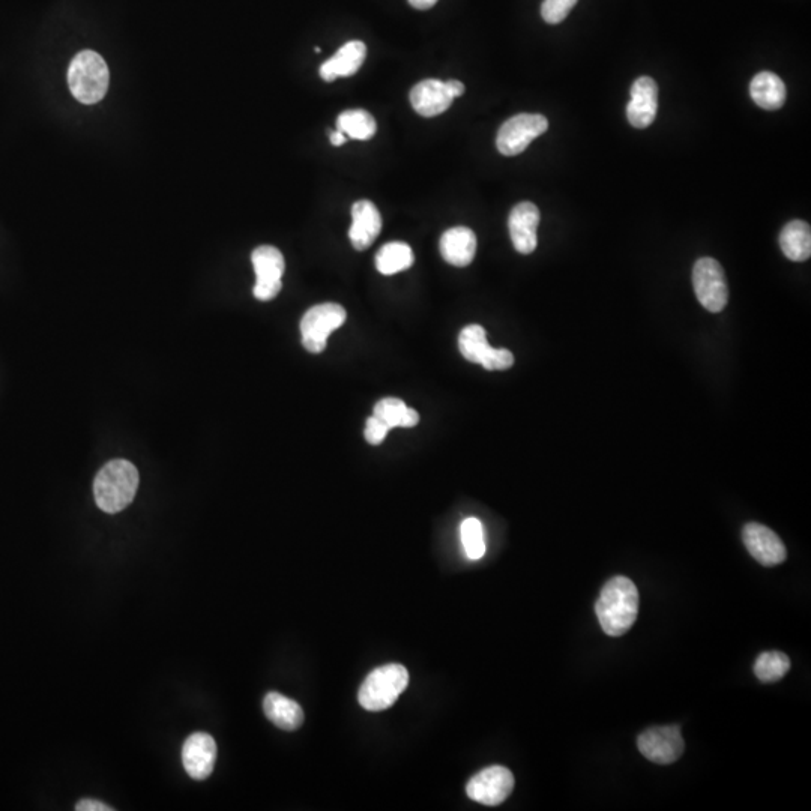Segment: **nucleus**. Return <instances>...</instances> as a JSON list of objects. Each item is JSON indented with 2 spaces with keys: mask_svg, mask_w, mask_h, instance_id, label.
<instances>
[{
  "mask_svg": "<svg viewBox=\"0 0 811 811\" xmlns=\"http://www.w3.org/2000/svg\"><path fill=\"white\" fill-rule=\"evenodd\" d=\"M595 612L607 636L621 637L628 633L639 615V591L633 580L612 577L601 589Z\"/></svg>",
  "mask_w": 811,
  "mask_h": 811,
  "instance_id": "f257e3e1",
  "label": "nucleus"
},
{
  "mask_svg": "<svg viewBox=\"0 0 811 811\" xmlns=\"http://www.w3.org/2000/svg\"><path fill=\"white\" fill-rule=\"evenodd\" d=\"M139 483V471L133 463L112 460L95 477V501L104 513H121L136 498Z\"/></svg>",
  "mask_w": 811,
  "mask_h": 811,
  "instance_id": "f03ea898",
  "label": "nucleus"
},
{
  "mask_svg": "<svg viewBox=\"0 0 811 811\" xmlns=\"http://www.w3.org/2000/svg\"><path fill=\"white\" fill-rule=\"evenodd\" d=\"M110 73L98 53L85 50L74 56L68 70V85L74 98L83 104H97L109 91Z\"/></svg>",
  "mask_w": 811,
  "mask_h": 811,
  "instance_id": "7ed1b4c3",
  "label": "nucleus"
},
{
  "mask_svg": "<svg viewBox=\"0 0 811 811\" xmlns=\"http://www.w3.org/2000/svg\"><path fill=\"white\" fill-rule=\"evenodd\" d=\"M409 684V672L401 664H386L368 673L359 688L358 700L367 711L391 708Z\"/></svg>",
  "mask_w": 811,
  "mask_h": 811,
  "instance_id": "20e7f679",
  "label": "nucleus"
},
{
  "mask_svg": "<svg viewBox=\"0 0 811 811\" xmlns=\"http://www.w3.org/2000/svg\"><path fill=\"white\" fill-rule=\"evenodd\" d=\"M347 313L334 302L314 305L301 320L302 346L310 353H322L332 331L346 322Z\"/></svg>",
  "mask_w": 811,
  "mask_h": 811,
  "instance_id": "39448f33",
  "label": "nucleus"
},
{
  "mask_svg": "<svg viewBox=\"0 0 811 811\" xmlns=\"http://www.w3.org/2000/svg\"><path fill=\"white\" fill-rule=\"evenodd\" d=\"M693 287L700 304L711 313H720L729 301L726 275L712 257H702L694 263Z\"/></svg>",
  "mask_w": 811,
  "mask_h": 811,
  "instance_id": "423d86ee",
  "label": "nucleus"
},
{
  "mask_svg": "<svg viewBox=\"0 0 811 811\" xmlns=\"http://www.w3.org/2000/svg\"><path fill=\"white\" fill-rule=\"evenodd\" d=\"M549 130V121L543 115L520 113L508 119L498 131L496 146L505 157L522 154L537 137Z\"/></svg>",
  "mask_w": 811,
  "mask_h": 811,
  "instance_id": "0eeeda50",
  "label": "nucleus"
},
{
  "mask_svg": "<svg viewBox=\"0 0 811 811\" xmlns=\"http://www.w3.org/2000/svg\"><path fill=\"white\" fill-rule=\"evenodd\" d=\"M459 349L469 362L483 365L486 370H508L514 365V355L508 349H493L487 343L486 329L469 325L459 335Z\"/></svg>",
  "mask_w": 811,
  "mask_h": 811,
  "instance_id": "6e6552de",
  "label": "nucleus"
},
{
  "mask_svg": "<svg viewBox=\"0 0 811 811\" xmlns=\"http://www.w3.org/2000/svg\"><path fill=\"white\" fill-rule=\"evenodd\" d=\"M254 271H256V286L253 293L259 301H271L281 292V278H283L286 263L283 254L278 248L263 245L256 248L251 254Z\"/></svg>",
  "mask_w": 811,
  "mask_h": 811,
  "instance_id": "1a4fd4ad",
  "label": "nucleus"
},
{
  "mask_svg": "<svg viewBox=\"0 0 811 811\" xmlns=\"http://www.w3.org/2000/svg\"><path fill=\"white\" fill-rule=\"evenodd\" d=\"M640 753L658 765H670L684 754L685 742L679 726L651 727L637 739Z\"/></svg>",
  "mask_w": 811,
  "mask_h": 811,
  "instance_id": "9d476101",
  "label": "nucleus"
},
{
  "mask_svg": "<svg viewBox=\"0 0 811 811\" xmlns=\"http://www.w3.org/2000/svg\"><path fill=\"white\" fill-rule=\"evenodd\" d=\"M514 789V775L505 766H489L469 780L466 793L469 798L483 805L502 804Z\"/></svg>",
  "mask_w": 811,
  "mask_h": 811,
  "instance_id": "9b49d317",
  "label": "nucleus"
},
{
  "mask_svg": "<svg viewBox=\"0 0 811 811\" xmlns=\"http://www.w3.org/2000/svg\"><path fill=\"white\" fill-rule=\"evenodd\" d=\"M742 541L750 555L763 567H775L783 564L787 550L783 541L772 529L760 523H748L742 529Z\"/></svg>",
  "mask_w": 811,
  "mask_h": 811,
  "instance_id": "f8f14e48",
  "label": "nucleus"
},
{
  "mask_svg": "<svg viewBox=\"0 0 811 811\" xmlns=\"http://www.w3.org/2000/svg\"><path fill=\"white\" fill-rule=\"evenodd\" d=\"M215 760H217V744L209 733L197 732L188 736L182 747V763L191 778L203 781L211 777Z\"/></svg>",
  "mask_w": 811,
  "mask_h": 811,
  "instance_id": "ddd939ff",
  "label": "nucleus"
},
{
  "mask_svg": "<svg viewBox=\"0 0 811 811\" xmlns=\"http://www.w3.org/2000/svg\"><path fill=\"white\" fill-rule=\"evenodd\" d=\"M540 209L531 202H522L514 206L508 218L511 241L520 254L534 253L538 245V224Z\"/></svg>",
  "mask_w": 811,
  "mask_h": 811,
  "instance_id": "4468645a",
  "label": "nucleus"
},
{
  "mask_svg": "<svg viewBox=\"0 0 811 811\" xmlns=\"http://www.w3.org/2000/svg\"><path fill=\"white\" fill-rule=\"evenodd\" d=\"M631 100L627 106L628 122L634 128H648L657 118L658 85L651 77H639L631 86Z\"/></svg>",
  "mask_w": 811,
  "mask_h": 811,
  "instance_id": "2eb2a0df",
  "label": "nucleus"
},
{
  "mask_svg": "<svg viewBox=\"0 0 811 811\" xmlns=\"http://www.w3.org/2000/svg\"><path fill=\"white\" fill-rule=\"evenodd\" d=\"M382 230V217L376 205L370 200H358L352 206V226L349 230L350 242L358 251L367 250Z\"/></svg>",
  "mask_w": 811,
  "mask_h": 811,
  "instance_id": "dca6fc26",
  "label": "nucleus"
},
{
  "mask_svg": "<svg viewBox=\"0 0 811 811\" xmlns=\"http://www.w3.org/2000/svg\"><path fill=\"white\" fill-rule=\"evenodd\" d=\"M412 107L418 115L424 118H435L450 109L454 98L448 92L445 82L436 79H427L412 88Z\"/></svg>",
  "mask_w": 811,
  "mask_h": 811,
  "instance_id": "f3484780",
  "label": "nucleus"
},
{
  "mask_svg": "<svg viewBox=\"0 0 811 811\" xmlns=\"http://www.w3.org/2000/svg\"><path fill=\"white\" fill-rule=\"evenodd\" d=\"M367 56V47L362 41L344 44L331 59L320 65V77L325 82H334L338 77H352L361 70Z\"/></svg>",
  "mask_w": 811,
  "mask_h": 811,
  "instance_id": "a211bd4d",
  "label": "nucleus"
},
{
  "mask_svg": "<svg viewBox=\"0 0 811 811\" xmlns=\"http://www.w3.org/2000/svg\"><path fill=\"white\" fill-rule=\"evenodd\" d=\"M439 248L445 262L465 268L471 265L477 253V236L469 227H453L442 235Z\"/></svg>",
  "mask_w": 811,
  "mask_h": 811,
  "instance_id": "6ab92c4d",
  "label": "nucleus"
},
{
  "mask_svg": "<svg viewBox=\"0 0 811 811\" xmlns=\"http://www.w3.org/2000/svg\"><path fill=\"white\" fill-rule=\"evenodd\" d=\"M263 711L271 723L287 732L299 729L304 723V711H302L301 705L275 691L266 694L263 699Z\"/></svg>",
  "mask_w": 811,
  "mask_h": 811,
  "instance_id": "aec40b11",
  "label": "nucleus"
},
{
  "mask_svg": "<svg viewBox=\"0 0 811 811\" xmlns=\"http://www.w3.org/2000/svg\"><path fill=\"white\" fill-rule=\"evenodd\" d=\"M750 95L760 109L774 112L786 101V86L777 74L763 71L751 80Z\"/></svg>",
  "mask_w": 811,
  "mask_h": 811,
  "instance_id": "412c9836",
  "label": "nucleus"
},
{
  "mask_svg": "<svg viewBox=\"0 0 811 811\" xmlns=\"http://www.w3.org/2000/svg\"><path fill=\"white\" fill-rule=\"evenodd\" d=\"M780 247L792 262H805L811 256V230L805 221L793 220L780 233Z\"/></svg>",
  "mask_w": 811,
  "mask_h": 811,
  "instance_id": "4be33fe9",
  "label": "nucleus"
},
{
  "mask_svg": "<svg viewBox=\"0 0 811 811\" xmlns=\"http://www.w3.org/2000/svg\"><path fill=\"white\" fill-rule=\"evenodd\" d=\"M373 415L385 423L389 429H395V427L411 429L420 423V414L414 409L408 408L400 398L388 397L377 401Z\"/></svg>",
  "mask_w": 811,
  "mask_h": 811,
  "instance_id": "5701e85b",
  "label": "nucleus"
},
{
  "mask_svg": "<svg viewBox=\"0 0 811 811\" xmlns=\"http://www.w3.org/2000/svg\"><path fill=\"white\" fill-rule=\"evenodd\" d=\"M414 251L404 242H389L376 254V268L380 274L394 275L414 265Z\"/></svg>",
  "mask_w": 811,
  "mask_h": 811,
  "instance_id": "b1692460",
  "label": "nucleus"
},
{
  "mask_svg": "<svg viewBox=\"0 0 811 811\" xmlns=\"http://www.w3.org/2000/svg\"><path fill=\"white\" fill-rule=\"evenodd\" d=\"M337 130L355 140H370L376 134L373 116L365 110H346L337 118Z\"/></svg>",
  "mask_w": 811,
  "mask_h": 811,
  "instance_id": "393cba45",
  "label": "nucleus"
},
{
  "mask_svg": "<svg viewBox=\"0 0 811 811\" xmlns=\"http://www.w3.org/2000/svg\"><path fill=\"white\" fill-rule=\"evenodd\" d=\"M790 670V660L780 651L763 652L754 663V675L759 681L777 682L787 675Z\"/></svg>",
  "mask_w": 811,
  "mask_h": 811,
  "instance_id": "a878e982",
  "label": "nucleus"
},
{
  "mask_svg": "<svg viewBox=\"0 0 811 811\" xmlns=\"http://www.w3.org/2000/svg\"><path fill=\"white\" fill-rule=\"evenodd\" d=\"M462 543L466 556L471 561L483 558L486 553V541H484L483 523L480 520L469 517L462 523Z\"/></svg>",
  "mask_w": 811,
  "mask_h": 811,
  "instance_id": "bb28decb",
  "label": "nucleus"
},
{
  "mask_svg": "<svg viewBox=\"0 0 811 811\" xmlns=\"http://www.w3.org/2000/svg\"><path fill=\"white\" fill-rule=\"evenodd\" d=\"M579 0H544L541 5V16L549 25H559L567 19Z\"/></svg>",
  "mask_w": 811,
  "mask_h": 811,
  "instance_id": "cd10ccee",
  "label": "nucleus"
},
{
  "mask_svg": "<svg viewBox=\"0 0 811 811\" xmlns=\"http://www.w3.org/2000/svg\"><path fill=\"white\" fill-rule=\"evenodd\" d=\"M389 430L391 429H389L385 423H382L379 418H376L373 415V417L368 418L367 424H365V441H367L370 445H380L383 441H385Z\"/></svg>",
  "mask_w": 811,
  "mask_h": 811,
  "instance_id": "c85d7f7f",
  "label": "nucleus"
},
{
  "mask_svg": "<svg viewBox=\"0 0 811 811\" xmlns=\"http://www.w3.org/2000/svg\"><path fill=\"white\" fill-rule=\"evenodd\" d=\"M76 810L77 811H113V807H109V805L104 804V802L95 801V799H82V801L77 802Z\"/></svg>",
  "mask_w": 811,
  "mask_h": 811,
  "instance_id": "c756f323",
  "label": "nucleus"
},
{
  "mask_svg": "<svg viewBox=\"0 0 811 811\" xmlns=\"http://www.w3.org/2000/svg\"><path fill=\"white\" fill-rule=\"evenodd\" d=\"M445 86H447L448 92H450V95L454 98V100L462 97L466 91L465 85H463L462 82H459V80H448V82H445Z\"/></svg>",
  "mask_w": 811,
  "mask_h": 811,
  "instance_id": "7c9ffc66",
  "label": "nucleus"
},
{
  "mask_svg": "<svg viewBox=\"0 0 811 811\" xmlns=\"http://www.w3.org/2000/svg\"><path fill=\"white\" fill-rule=\"evenodd\" d=\"M436 2L438 0H409V4L417 8V10H430V8L435 7Z\"/></svg>",
  "mask_w": 811,
  "mask_h": 811,
  "instance_id": "2f4dec72",
  "label": "nucleus"
},
{
  "mask_svg": "<svg viewBox=\"0 0 811 811\" xmlns=\"http://www.w3.org/2000/svg\"><path fill=\"white\" fill-rule=\"evenodd\" d=\"M329 142H331L332 146H343L344 143H346V136H344L341 131H332L331 136H329Z\"/></svg>",
  "mask_w": 811,
  "mask_h": 811,
  "instance_id": "473e14b6",
  "label": "nucleus"
}]
</instances>
